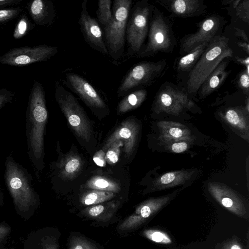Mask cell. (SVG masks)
<instances>
[{
  "instance_id": "obj_21",
  "label": "cell",
  "mask_w": 249,
  "mask_h": 249,
  "mask_svg": "<svg viewBox=\"0 0 249 249\" xmlns=\"http://www.w3.org/2000/svg\"><path fill=\"white\" fill-rule=\"evenodd\" d=\"M160 142L176 141H194L190 129L186 126L177 122L162 121L158 123Z\"/></svg>"
},
{
  "instance_id": "obj_31",
  "label": "cell",
  "mask_w": 249,
  "mask_h": 249,
  "mask_svg": "<svg viewBox=\"0 0 249 249\" xmlns=\"http://www.w3.org/2000/svg\"><path fill=\"white\" fill-rule=\"evenodd\" d=\"M142 234L149 240L158 244L167 245L172 243V240L169 235L159 230H145Z\"/></svg>"
},
{
  "instance_id": "obj_6",
  "label": "cell",
  "mask_w": 249,
  "mask_h": 249,
  "mask_svg": "<svg viewBox=\"0 0 249 249\" xmlns=\"http://www.w3.org/2000/svg\"><path fill=\"white\" fill-rule=\"evenodd\" d=\"M54 95L60 108L76 135L83 140L89 142L91 138V126L77 99L60 84L55 86Z\"/></svg>"
},
{
  "instance_id": "obj_28",
  "label": "cell",
  "mask_w": 249,
  "mask_h": 249,
  "mask_svg": "<svg viewBox=\"0 0 249 249\" xmlns=\"http://www.w3.org/2000/svg\"><path fill=\"white\" fill-rule=\"evenodd\" d=\"M209 42H205L181 57L177 64V69L180 71L191 70L207 47Z\"/></svg>"
},
{
  "instance_id": "obj_34",
  "label": "cell",
  "mask_w": 249,
  "mask_h": 249,
  "mask_svg": "<svg viewBox=\"0 0 249 249\" xmlns=\"http://www.w3.org/2000/svg\"><path fill=\"white\" fill-rule=\"evenodd\" d=\"M124 146L121 140H117L110 144L106 153V161L109 164H114L119 160L121 147Z\"/></svg>"
},
{
  "instance_id": "obj_38",
  "label": "cell",
  "mask_w": 249,
  "mask_h": 249,
  "mask_svg": "<svg viewBox=\"0 0 249 249\" xmlns=\"http://www.w3.org/2000/svg\"><path fill=\"white\" fill-rule=\"evenodd\" d=\"M12 231L9 224L5 221L0 222V246H4L7 243Z\"/></svg>"
},
{
  "instance_id": "obj_27",
  "label": "cell",
  "mask_w": 249,
  "mask_h": 249,
  "mask_svg": "<svg viewBox=\"0 0 249 249\" xmlns=\"http://www.w3.org/2000/svg\"><path fill=\"white\" fill-rule=\"evenodd\" d=\"M85 187L92 190L108 191L114 193H119L121 190V186L118 182L102 176H95L91 178L87 181Z\"/></svg>"
},
{
  "instance_id": "obj_11",
  "label": "cell",
  "mask_w": 249,
  "mask_h": 249,
  "mask_svg": "<svg viewBox=\"0 0 249 249\" xmlns=\"http://www.w3.org/2000/svg\"><path fill=\"white\" fill-rule=\"evenodd\" d=\"M63 84L76 94L91 109L107 110L108 107L95 88L86 79L74 72H68Z\"/></svg>"
},
{
  "instance_id": "obj_13",
  "label": "cell",
  "mask_w": 249,
  "mask_h": 249,
  "mask_svg": "<svg viewBox=\"0 0 249 249\" xmlns=\"http://www.w3.org/2000/svg\"><path fill=\"white\" fill-rule=\"evenodd\" d=\"M193 105V102L185 92L170 86H166L157 93L154 108L158 113L178 115Z\"/></svg>"
},
{
  "instance_id": "obj_1",
  "label": "cell",
  "mask_w": 249,
  "mask_h": 249,
  "mask_svg": "<svg viewBox=\"0 0 249 249\" xmlns=\"http://www.w3.org/2000/svg\"><path fill=\"white\" fill-rule=\"evenodd\" d=\"M48 120L45 91L35 81L30 92L26 112V136L28 155L36 171L44 167V135Z\"/></svg>"
},
{
  "instance_id": "obj_19",
  "label": "cell",
  "mask_w": 249,
  "mask_h": 249,
  "mask_svg": "<svg viewBox=\"0 0 249 249\" xmlns=\"http://www.w3.org/2000/svg\"><path fill=\"white\" fill-rule=\"evenodd\" d=\"M195 172V170L182 169L163 174L153 182L151 191H160L183 185L191 179Z\"/></svg>"
},
{
  "instance_id": "obj_16",
  "label": "cell",
  "mask_w": 249,
  "mask_h": 249,
  "mask_svg": "<svg viewBox=\"0 0 249 249\" xmlns=\"http://www.w3.org/2000/svg\"><path fill=\"white\" fill-rule=\"evenodd\" d=\"M139 130L140 126L134 120L129 119L125 120L109 137L103 150H107L113 142L121 140L124 143L125 154L129 157L136 146Z\"/></svg>"
},
{
  "instance_id": "obj_36",
  "label": "cell",
  "mask_w": 249,
  "mask_h": 249,
  "mask_svg": "<svg viewBox=\"0 0 249 249\" xmlns=\"http://www.w3.org/2000/svg\"><path fill=\"white\" fill-rule=\"evenodd\" d=\"M69 249H98L96 246L85 239L73 237L71 238Z\"/></svg>"
},
{
  "instance_id": "obj_39",
  "label": "cell",
  "mask_w": 249,
  "mask_h": 249,
  "mask_svg": "<svg viewBox=\"0 0 249 249\" xmlns=\"http://www.w3.org/2000/svg\"><path fill=\"white\" fill-rule=\"evenodd\" d=\"M15 93L7 89H0V109L6 105L12 102L15 98Z\"/></svg>"
},
{
  "instance_id": "obj_8",
  "label": "cell",
  "mask_w": 249,
  "mask_h": 249,
  "mask_svg": "<svg viewBox=\"0 0 249 249\" xmlns=\"http://www.w3.org/2000/svg\"><path fill=\"white\" fill-rule=\"evenodd\" d=\"M171 29L163 17L154 11L150 23L147 44L135 56L143 58L153 55L159 52H168L174 44Z\"/></svg>"
},
{
  "instance_id": "obj_2",
  "label": "cell",
  "mask_w": 249,
  "mask_h": 249,
  "mask_svg": "<svg viewBox=\"0 0 249 249\" xmlns=\"http://www.w3.org/2000/svg\"><path fill=\"white\" fill-rule=\"evenodd\" d=\"M4 166L5 183L15 211L20 218L27 221L35 214L40 204L39 196L32 183L33 177L11 153L7 155Z\"/></svg>"
},
{
  "instance_id": "obj_18",
  "label": "cell",
  "mask_w": 249,
  "mask_h": 249,
  "mask_svg": "<svg viewBox=\"0 0 249 249\" xmlns=\"http://www.w3.org/2000/svg\"><path fill=\"white\" fill-rule=\"evenodd\" d=\"M27 9L34 22L38 25L48 27L52 25L56 17L53 2L49 0L30 1Z\"/></svg>"
},
{
  "instance_id": "obj_40",
  "label": "cell",
  "mask_w": 249,
  "mask_h": 249,
  "mask_svg": "<svg viewBox=\"0 0 249 249\" xmlns=\"http://www.w3.org/2000/svg\"><path fill=\"white\" fill-rule=\"evenodd\" d=\"M216 249H245V248L237 238H232L218 245Z\"/></svg>"
},
{
  "instance_id": "obj_45",
  "label": "cell",
  "mask_w": 249,
  "mask_h": 249,
  "mask_svg": "<svg viewBox=\"0 0 249 249\" xmlns=\"http://www.w3.org/2000/svg\"><path fill=\"white\" fill-rule=\"evenodd\" d=\"M235 30L236 36L241 37L242 39H244L245 42L248 43H249L248 37L243 30L237 28H235Z\"/></svg>"
},
{
  "instance_id": "obj_9",
  "label": "cell",
  "mask_w": 249,
  "mask_h": 249,
  "mask_svg": "<svg viewBox=\"0 0 249 249\" xmlns=\"http://www.w3.org/2000/svg\"><path fill=\"white\" fill-rule=\"evenodd\" d=\"M58 52L56 46L46 44L14 48L0 56V64L21 67L45 61Z\"/></svg>"
},
{
  "instance_id": "obj_4",
  "label": "cell",
  "mask_w": 249,
  "mask_h": 249,
  "mask_svg": "<svg viewBox=\"0 0 249 249\" xmlns=\"http://www.w3.org/2000/svg\"><path fill=\"white\" fill-rule=\"evenodd\" d=\"M132 3V0H114L112 18L104 27L108 55L115 61L124 55L126 25Z\"/></svg>"
},
{
  "instance_id": "obj_25",
  "label": "cell",
  "mask_w": 249,
  "mask_h": 249,
  "mask_svg": "<svg viewBox=\"0 0 249 249\" xmlns=\"http://www.w3.org/2000/svg\"><path fill=\"white\" fill-rule=\"evenodd\" d=\"M147 95V91L144 89L133 90L125 95L118 105L117 113L124 114L138 108L145 100Z\"/></svg>"
},
{
  "instance_id": "obj_17",
  "label": "cell",
  "mask_w": 249,
  "mask_h": 249,
  "mask_svg": "<svg viewBox=\"0 0 249 249\" xmlns=\"http://www.w3.org/2000/svg\"><path fill=\"white\" fill-rule=\"evenodd\" d=\"M226 123L241 137L249 142V110L243 107H231L222 114Z\"/></svg>"
},
{
  "instance_id": "obj_5",
  "label": "cell",
  "mask_w": 249,
  "mask_h": 249,
  "mask_svg": "<svg viewBox=\"0 0 249 249\" xmlns=\"http://www.w3.org/2000/svg\"><path fill=\"white\" fill-rule=\"evenodd\" d=\"M152 10V5L146 0L137 2L131 9L125 33L126 56L135 57L143 47Z\"/></svg>"
},
{
  "instance_id": "obj_30",
  "label": "cell",
  "mask_w": 249,
  "mask_h": 249,
  "mask_svg": "<svg viewBox=\"0 0 249 249\" xmlns=\"http://www.w3.org/2000/svg\"><path fill=\"white\" fill-rule=\"evenodd\" d=\"M112 1L110 0H99L96 14L98 21L104 26L108 24L112 18V12L111 9Z\"/></svg>"
},
{
  "instance_id": "obj_44",
  "label": "cell",
  "mask_w": 249,
  "mask_h": 249,
  "mask_svg": "<svg viewBox=\"0 0 249 249\" xmlns=\"http://www.w3.org/2000/svg\"><path fill=\"white\" fill-rule=\"evenodd\" d=\"M234 59L237 63L245 66L246 67V70L249 71V57L248 56L246 58H241L238 56H235Z\"/></svg>"
},
{
  "instance_id": "obj_24",
  "label": "cell",
  "mask_w": 249,
  "mask_h": 249,
  "mask_svg": "<svg viewBox=\"0 0 249 249\" xmlns=\"http://www.w3.org/2000/svg\"><path fill=\"white\" fill-rule=\"evenodd\" d=\"M119 205L118 201L104 202L87 207L82 211V213L88 217L98 221L107 222L115 214Z\"/></svg>"
},
{
  "instance_id": "obj_15",
  "label": "cell",
  "mask_w": 249,
  "mask_h": 249,
  "mask_svg": "<svg viewBox=\"0 0 249 249\" xmlns=\"http://www.w3.org/2000/svg\"><path fill=\"white\" fill-rule=\"evenodd\" d=\"M220 24V19L217 16L205 19L199 23L198 30L188 36L181 43V51L188 53L200 45L209 42L215 36Z\"/></svg>"
},
{
  "instance_id": "obj_7",
  "label": "cell",
  "mask_w": 249,
  "mask_h": 249,
  "mask_svg": "<svg viewBox=\"0 0 249 249\" xmlns=\"http://www.w3.org/2000/svg\"><path fill=\"white\" fill-rule=\"evenodd\" d=\"M166 62L142 61L132 67L125 74L117 90L118 97L140 87L151 84L161 73Z\"/></svg>"
},
{
  "instance_id": "obj_43",
  "label": "cell",
  "mask_w": 249,
  "mask_h": 249,
  "mask_svg": "<svg viewBox=\"0 0 249 249\" xmlns=\"http://www.w3.org/2000/svg\"><path fill=\"white\" fill-rule=\"evenodd\" d=\"M22 0H0V10L2 8L18 4L22 2Z\"/></svg>"
},
{
  "instance_id": "obj_33",
  "label": "cell",
  "mask_w": 249,
  "mask_h": 249,
  "mask_svg": "<svg viewBox=\"0 0 249 249\" xmlns=\"http://www.w3.org/2000/svg\"><path fill=\"white\" fill-rule=\"evenodd\" d=\"M194 141L176 140L162 142L166 150L174 153H181L190 147Z\"/></svg>"
},
{
  "instance_id": "obj_26",
  "label": "cell",
  "mask_w": 249,
  "mask_h": 249,
  "mask_svg": "<svg viewBox=\"0 0 249 249\" xmlns=\"http://www.w3.org/2000/svg\"><path fill=\"white\" fill-rule=\"evenodd\" d=\"M202 6L199 0H174L169 3L171 11L180 17L194 16Z\"/></svg>"
},
{
  "instance_id": "obj_10",
  "label": "cell",
  "mask_w": 249,
  "mask_h": 249,
  "mask_svg": "<svg viewBox=\"0 0 249 249\" xmlns=\"http://www.w3.org/2000/svg\"><path fill=\"white\" fill-rule=\"evenodd\" d=\"M181 190L178 189L165 196L144 201L137 207L131 215L119 225V229L127 231L140 226L167 205Z\"/></svg>"
},
{
  "instance_id": "obj_35",
  "label": "cell",
  "mask_w": 249,
  "mask_h": 249,
  "mask_svg": "<svg viewBox=\"0 0 249 249\" xmlns=\"http://www.w3.org/2000/svg\"><path fill=\"white\" fill-rule=\"evenodd\" d=\"M21 11L20 7L0 10V24H4L16 18Z\"/></svg>"
},
{
  "instance_id": "obj_20",
  "label": "cell",
  "mask_w": 249,
  "mask_h": 249,
  "mask_svg": "<svg viewBox=\"0 0 249 249\" xmlns=\"http://www.w3.org/2000/svg\"><path fill=\"white\" fill-rule=\"evenodd\" d=\"M53 233L44 228L31 231L24 241L22 249H58L56 236Z\"/></svg>"
},
{
  "instance_id": "obj_23",
  "label": "cell",
  "mask_w": 249,
  "mask_h": 249,
  "mask_svg": "<svg viewBox=\"0 0 249 249\" xmlns=\"http://www.w3.org/2000/svg\"><path fill=\"white\" fill-rule=\"evenodd\" d=\"M83 165V160L78 155H67L60 160L58 164L59 177L65 180H72L79 174Z\"/></svg>"
},
{
  "instance_id": "obj_12",
  "label": "cell",
  "mask_w": 249,
  "mask_h": 249,
  "mask_svg": "<svg viewBox=\"0 0 249 249\" xmlns=\"http://www.w3.org/2000/svg\"><path fill=\"white\" fill-rule=\"evenodd\" d=\"M207 188L212 197L227 210L239 217L248 219L247 203L240 195L228 186L217 182H209Z\"/></svg>"
},
{
  "instance_id": "obj_29",
  "label": "cell",
  "mask_w": 249,
  "mask_h": 249,
  "mask_svg": "<svg viewBox=\"0 0 249 249\" xmlns=\"http://www.w3.org/2000/svg\"><path fill=\"white\" fill-rule=\"evenodd\" d=\"M115 196V194L108 191L92 190L84 193L80 201L84 205H94L105 202Z\"/></svg>"
},
{
  "instance_id": "obj_22",
  "label": "cell",
  "mask_w": 249,
  "mask_h": 249,
  "mask_svg": "<svg viewBox=\"0 0 249 249\" xmlns=\"http://www.w3.org/2000/svg\"><path fill=\"white\" fill-rule=\"evenodd\" d=\"M227 65V61H222L207 77L199 89L200 98L208 96L223 84L229 75Z\"/></svg>"
},
{
  "instance_id": "obj_47",
  "label": "cell",
  "mask_w": 249,
  "mask_h": 249,
  "mask_svg": "<svg viewBox=\"0 0 249 249\" xmlns=\"http://www.w3.org/2000/svg\"><path fill=\"white\" fill-rule=\"evenodd\" d=\"M4 195L0 184V208L4 205Z\"/></svg>"
},
{
  "instance_id": "obj_48",
  "label": "cell",
  "mask_w": 249,
  "mask_h": 249,
  "mask_svg": "<svg viewBox=\"0 0 249 249\" xmlns=\"http://www.w3.org/2000/svg\"><path fill=\"white\" fill-rule=\"evenodd\" d=\"M0 249H15L13 247H6L4 246H0Z\"/></svg>"
},
{
  "instance_id": "obj_46",
  "label": "cell",
  "mask_w": 249,
  "mask_h": 249,
  "mask_svg": "<svg viewBox=\"0 0 249 249\" xmlns=\"http://www.w3.org/2000/svg\"><path fill=\"white\" fill-rule=\"evenodd\" d=\"M238 45L242 48L247 54L249 53V43L245 41L238 42Z\"/></svg>"
},
{
  "instance_id": "obj_3",
  "label": "cell",
  "mask_w": 249,
  "mask_h": 249,
  "mask_svg": "<svg viewBox=\"0 0 249 249\" xmlns=\"http://www.w3.org/2000/svg\"><path fill=\"white\" fill-rule=\"evenodd\" d=\"M229 40L228 38L224 36H215L209 42L201 56L190 71L187 83L189 94H196L216 67L224 59L232 56Z\"/></svg>"
},
{
  "instance_id": "obj_42",
  "label": "cell",
  "mask_w": 249,
  "mask_h": 249,
  "mask_svg": "<svg viewBox=\"0 0 249 249\" xmlns=\"http://www.w3.org/2000/svg\"><path fill=\"white\" fill-rule=\"evenodd\" d=\"M93 160L97 165L105 167L107 163L105 151L101 149L96 152L93 157Z\"/></svg>"
},
{
  "instance_id": "obj_37",
  "label": "cell",
  "mask_w": 249,
  "mask_h": 249,
  "mask_svg": "<svg viewBox=\"0 0 249 249\" xmlns=\"http://www.w3.org/2000/svg\"><path fill=\"white\" fill-rule=\"evenodd\" d=\"M235 9L236 12V16L244 21L249 23V0L241 1Z\"/></svg>"
},
{
  "instance_id": "obj_32",
  "label": "cell",
  "mask_w": 249,
  "mask_h": 249,
  "mask_svg": "<svg viewBox=\"0 0 249 249\" xmlns=\"http://www.w3.org/2000/svg\"><path fill=\"white\" fill-rule=\"evenodd\" d=\"M32 28H33V25L30 22L28 17L25 14H23L14 29V38L16 39L22 38Z\"/></svg>"
},
{
  "instance_id": "obj_41",
  "label": "cell",
  "mask_w": 249,
  "mask_h": 249,
  "mask_svg": "<svg viewBox=\"0 0 249 249\" xmlns=\"http://www.w3.org/2000/svg\"><path fill=\"white\" fill-rule=\"evenodd\" d=\"M238 85L244 93L248 94L249 87V71L246 69L240 74L238 79Z\"/></svg>"
},
{
  "instance_id": "obj_14",
  "label": "cell",
  "mask_w": 249,
  "mask_h": 249,
  "mask_svg": "<svg viewBox=\"0 0 249 249\" xmlns=\"http://www.w3.org/2000/svg\"><path fill=\"white\" fill-rule=\"evenodd\" d=\"M88 0L81 4V12L78 19L80 30L85 41L92 49L104 55L108 52L103 38V32L96 19L89 14L87 7Z\"/></svg>"
}]
</instances>
